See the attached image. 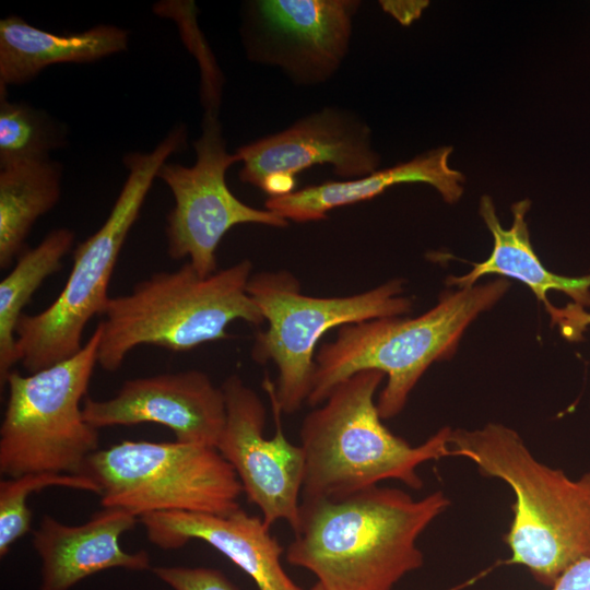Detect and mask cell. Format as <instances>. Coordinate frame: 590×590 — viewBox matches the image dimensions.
Instances as JSON below:
<instances>
[{"label": "cell", "instance_id": "15", "mask_svg": "<svg viewBox=\"0 0 590 590\" xmlns=\"http://www.w3.org/2000/svg\"><path fill=\"white\" fill-rule=\"evenodd\" d=\"M151 543L163 550L182 547L197 539L220 551L249 577L259 590H302L281 564L284 548L262 518L240 507L225 515L160 511L139 518Z\"/></svg>", "mask_w": 590, "mask_h": 590}, {"label": "cell", "instance_id": "4", "mask_svg": "<svg viewBox=\"0 0 590 590\" xmlns=\"http://www.w3.org/2000/svg\"><path fill=\"white\" fill-rule=\"evenodd\" d=\"M252 262L244 259L202 276L187 261L176 271L153 273L128 294L110 297L98 322L97 364L119 369L140 345L186 352L229 337L236 320L253 326L264 318L248 294Z\"/></svg>", "mask_w": 590, "mask_h": 590}, {"label": "cell", "instance_id": "26", "mask_svg": "<svg viewBox=\"0 0 590 590\" xmlns=\"http://www.w3.org/2000/svg\"><path fill=\"white\" fill-rule=\"evenodd\" d=\"M551 590H590V557L568 568Z\"/></svg>", "mask_w": 590, "mask_h": 590}, {"label": "cell", "instance_id": "5", "mask_svg": "<svg viewBox=\"0 0 590 590\" xmlns=\"http://www.w3.org/2000/svg\"><path fill=\"white\" fill-rule=\"evenodd\" d=\"M508 287L500 278L445 293L435 307L415 318H375L338 328L335 339L316 352L307 404H321L342 380L375 369L388 377L377 401L380 417L397 416L430 364L453 353L468 326Z\"/></svg>", "mask_w": 590, "mask_h": 590}, {"label": "cell", "instance_id": "18", "mask_svg": "<svg viewBox=\"0 0 590 590\" xmlns=\"http://www.w3.org/2000/svg\"><path fill=\"white\" fill-rule=\"evenodd\" d=\"M129 34L115 25L54 34L10 15L0 21V87L33 80L56 63H85L123 51Z\"/></svg>", "mask_w": 590, "mask_h": 590}, {"label": "cell", "instance_id": "21", "mask_svg": "<svg viewBox=\"0 0 590 590\" xmlns=\"http://www.w3.org/2000/svg\"><path fill=\"white\" fill-rule=\"evenodd\" d=\"M73 231L60 227L49 232L35 247L26 248L11 271L0 282V381L19 363L15 347L16 324L33 295L44 281L62 267L63 257L72 249Z\"/></svg>", "mask_w": 590, "mask_h": 590}, {"label": "cell", "instance_id": "12", "mask_svg": "<svg viewBox=\"0 0 590 590\" xmlns=\"http://www.w3.org/2000/svg\"><path fill=\"white\" fill-rule=\"evenodd\" d=\"M221 388L226 422L216 449L235 470L248 500L260 509L264 524L285 520L294 532L299 523L305 456L300 445H293L283 434L274 384L267 377L263 380L275 423L272 438L263 435L266 408L253 389L238 375L228 376Z\"/></svg>", "mask_w": 590, "mask_h": 590}, {"label": "cell", "instance_id": "6", "mask_svg": "<svg viewBox=\"0 0 590 590\" xmlns=\"http://www.w3.org/2000/svg\"><path fill=\"white\" fill-rule=\"evenodd\" d=\"M187 143V128L175 127L153 151L128 153L129 174L103 225L80 243L58 297L38 314H23L15 329L19 363L33 374L75 355L88 321L104 314L108 287L125 240L139 217L161 167Z\"/></svg>", "mask_w": 590, "mask_h": 590}, {"label": "cell", "instance_id": "19", "mask_svg": "<svg viewBox=\"0 0 590 590\" xmlns=\"http://www.w3.org/2000/svg\"><path fill=\"white\" fill-rule=\"evenodd\" d=\"M529 199L512 204L514 216L510 228H504L496 214L495 205L489 196L480 200V214L493 235L491 256L462 276H449L448 285L459 288L473 286L476 281L487 274L514 278L526 284L536 296L538 300L550 306L546 294L548 291H560L568 295L575 304L590 307V273L570 278L555 274L547 270L536 256L529 235L526 215L530 210Z\"/></svg>", "mask_w": 590, "mask_h": 590}, {"label": "cell", "instance_id": "13", "mask_svg": "<svg viewBox=\"0 0 590 590\" xmlns=\"http://www.w3.org/2000/svg\"><path fill=\"white\" fill-rule=\"evenodd\" d=\"M235 153L243 163L239 180L259 189L268 177L296 180L314 165L331 164L333 173L346 180L370 175L380 165L369 126L357 113L338 106L312 111Z\"/></svg>", "mask_w": 590, "mask_h": 590}, {"label": "cell", "instance_id": "1", "mask_svg": "<svg viewBox=\"0 0 590 590\" xmlns=\"http://www.w3.org/2000/svg\"><path fill=\"white\" fill-rule=\"evenodd\" d=\"M450 505L441 491L421 499L378 485L339 499L302 500L286 560L324 590H392L422 567L417 540Z\"/></svg>", "mask_w": 590, "mask_h": 590}, {"label": "cell", "instance_id": "20", "mask_svg": "<svg viewBox=\"0 0 590 590\" xmlns=\"http://www.w3.org/2000/svg\"><path fill=\"white\" fill-rule=\"evenodd\" d=\"M62 166L50 157L0 170V268L7 270L26 249L35 222L58 203Z\"/></svg>", "mask_w": 590, "mask_h": 590}, {"label": "cell", "instance_id": "9", "mask_svg": "<svg viewBox=\"0 0 590 590\" xmlns=\"http://www.w3.org/2000/svg\"><path fill=\"white\" fill-rule=\"evenodd\" d=\"M82 475L99 487L104 508L137 518L160 511L225 515L244 493L233 467L213 447L123 440L92 453Z\"/></svg>", "mask_w": 590, "mask_h": 590}, {"label": "cell", "instance_id": "28", "mask_svg": "<svg viewBox=\"0 0 590 590\" xmlns=\"http://www.w3.org/2000/svg\"><path fill=\"white\" fill-rule=\"evenodd\" d=\"M310 590H324V589L319 582H317Z\"/></svg>", "mask_w": 590, "mask_h": 590}, {"label": "cell", "instance_id": "23", "mask_svg": "<svg viewBox=\"0 0 590 590\" xmlns=\"http://www.w3.org/2000/svg\"><path fill=\"white\" fill-rule=\"evenodd\" d=\"M62 486L99 495L98 485L88 476L62 473H28L0 481V555L4 556L20 538L31 531L32 511L26 499L33 492Z\"/></svg>", "mask_w": 590, "mask_h": 590}, {"label": "cell", "instance_id": "17", "mask_svg": "<svg viewBox=\"0 0 590 590\" xmlns=\"http://www.w3.org/2000/svg\"><path fill=\"white\" fill-rule=\"evenodd\" d=\"M452 146H440L394 166L352 180H329L307 186L288 194L268 197L264 209L285 220L307 223L328 219L333 209L370 200L400 184L423 182L433 186L448 203L463 193L464 176L450 168Z\"/></svg>", "mask_w": 590, "mask_h": 590}, {"label": "cell", "instance_id": "10", "mask_svg": "<svg viewBox=\"0 0 590 590\" xmlns=\"http://www.w3.org/2000/svg\"><path fill=\"white\" fill-rule=\"evenodd\" d=\"M202 132L193 142V166L165 163L157 173L172 191L175 205L167 215V252L173 260L188 258L202 276L217 271L216 251L224 235L240 224L286 227L288 221L267 210L252 208L233 194L227 169L239 162L227 151L219 120L221 96H202Z\"/></svg>", "mask_w": 590, "mask_h": 590}, {"label": "cell", "instance_id": "11", "mask_svg": "<svg viewBox=\"0 0 590 590\" xmlns=\"http://www.w3.org/2000/svg\"><path fill=\"white\" fill-rule=\"evenodd\" d=\"M357 0H250L241 5L247 58L298 86L328 82L350 50Z\"/></svg>", "mask_w": 590, "mask_h": 590}, {"label": "cell", "instance_id": "25", "mask_svg": "<svg viewBox=\"0 0 590 590\" xmlns=\"http://www.w3.org/2000/svg\"><path fill=\"white\" fill-rule=\"evenodd\" d=\"M545 309L552 323L557 324L563 335L568 340H580L582 332L590 326V314L575 303H570L564 308H557L551 304Z\"/></svg>", "mask_w": 590, "mask_h": 590}, {"label": "cell", "instance_id": "2", "mask_svg": "<svg viewBox=\"0 0 590 590\" xmlns=\"http://www.w3.org/2000/svg\"><path fill=\"white\" fill-rule=\"evenodd\" d=\"M451 456L473 462L481 474L512 489L514 519L504 540L509 563L526 566L552 587L576 563L590 557V471L570 479L531 453L519 434L488 423L449 435Z\"/></svg>", "mask_w": 590, "mask_h": 590}, {"label": "cell", "instance_id": "27", "mask_svg": "<svg viewBox=\"0 0 590 590\" xmlns=\"http://www.w3.org/2000/svg\"><path fill=\"white\" fill-rule=\"evenodd\" d=\"M426 1H381L385 11L393 15L401 24L408 25L421 15Z\"/></svg>", "mask_w": 590, "mask_h": 590}, {"label": "cell", "instance_id": "7", "mask_svg": "<svg viewBox=\"0 0 590 590\" xmlns=\"http://www.w3.org/2000/svg\"><path fill=\"white\" fill-rule=\"evenodd\" d=\"M248 294L268 327L256 334L251 358L278 368L275 400L285 414L297 412L308 400L316 369L318 342L331 329L411 311L413 302L402 295L403 282L393 279L368 291L334 297L309 296L287 270L251 275Z\"/></svg>", "mask_w": 590, "mask_h": 590}, {"label": "cell", "instance_id": "24", "mask_svg": "<svg viewBox=\"0 0 590 590\" xmlns=\"http://www.w3.org/2000/svg\"><path fill=\"white\" fill-rule=\"evenodd\" d=\"M152 571L174 590H238L224 574L213 568L156 566Z\"/></svg>", "mask_w": 590, "mask_h": 590}, {"label": "cell", "instance_id": "3", "mask_svg": "<svg viewBox=\"0 0 590 590\" xmlns=\"http://www.w3.org/2000/svg\"><path fill=\"white\" fill-rule=\"evenodd\" d=\"M384 378L379 370L358 371L305 416L299 430L305 456L300 502L343 498L388 479L421 489L417 468L451 456L450 427L411 446L382 424L374 397Z\"/></svg>", "mask_w": 590, "mask_h": 590}, {"label": "cell", "instance_id": "22", "mask_svg": "<svg viewBox=\"0 0 590 590\" xmlns=\"http://www.w3.org/2000/svg\"><path fill=\"white\" fill-rule=\"evenodd\" d=\"M0 87V167L49 157L66 144V128L45 111L10 102Z\"/></svg>", "mask_w": 590, "mask_h": 590}, {"label": "cell", "instance_id": "8", "mask_svg": "<svg viewBox=\"0 0 590 590\" xmlns=\"http://www.w3.org/2000/svg\"><path fill=\"white\" fill-rule=\"evenodd\" d=\"M99 335L96 326L75 355L50 367L28 375L10 371L0 426L2 475H82L99 444L98 429L85 421L81 405L97 364Z\"/></svg>", "mask_w": 590, "mask_h": 590}, {"label": "cell", "instance_id": "16", "mask_svg": "<svg viewBox=\"0 0 590 590\" xmlns=\"http://www.w3.org/2000/svg\"><path fill=\"white\" fill-rule=\"evenodd\" d=\"M135 523V516L113 507L97 511L78 526L44 516L32 540L42 560L39 590H69L82 579L109 568L148 569V552L128 553L119 543L120 536Z\"/></svg>", "mask_w": 590, "mask_h": 590}, {"label": "cell", "instance_id": "14", "mask_svg": "<svg viewBox=\"0 0 590 590\" xmlns=\"http://www.w3.org/2000/svg\"><path fill=\"white\" fill-rule=\"evenodd\" d=\"M83 416L93 427L156 423L176 441L216 448L226 422L221 387L197 369L126 380L110 399L86 397Z\"/></svg>", "mask_w": 590, "mask_h": 590}]
</instances>
